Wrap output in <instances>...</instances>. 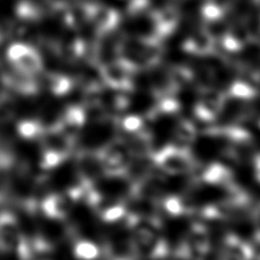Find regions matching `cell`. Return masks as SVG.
Listing matches in <instances>:
<instances>
[{
	"label": "cell",
	"instance_id": "7c38bea8",
	"mask_svg": "<svg viewBox=\"0 0 260 260\" xmlns=\"http://www.w3.org/2000/svg\"><path fill=\"white\" fill-rule=\"evenodd\" d=\"M86 121L87 111L83 109V106L71 105L64 111L57 124L65 133L76 137V135L85 126Z\"/></svg>",
	"mask_w": 260,
	"mask_h": 260
},
{
	"label": "cell",
	"instance_id": "7a4b0ae2",
	"mask_svg": "<svg viewBox=\"0 0 260 260\" xmlns=\"http://www.w3.org/2000/svg\"><path fill=\"white\" fill-rule=\"evenodd\" d=\"M151 159L162 173L170 176L191 174L197 168V161L188 148L170 144L152 153Z\"/></svg>",
	"mask_w": 260,
	"mask_h": 260
},
{
	"label": "cell",
	"instance_id": "8992f818",
	"mask_svg": "<svg viewBox=\"0 0 260 260\" xmlns=\"http://www.w3.org/2000/svg\"><path fill=\"white\" fill-rule=\"evenodd\" d=\"M227 103L226 96L219 91H206L194 106V115L200 121L211 122L222 112Z\"/></svg>",
	"mask_w": 260,
	"mask_h": 260
},
{
	"label": "cell",
	"instance_id": "44dd1931",
	"mask_svg": "<svg viewBox=\"0 0 260 260\" xmlns=\"http://www.w3.org/2000/svg\"><path fill=\"white\" fill-rule=\"evenodd\" d=\"M144 119L141 115L137 114H130L126 115L119 121V128L126 134H135L139 132V130L144 129Z\"/></svg>",
	"mask_w": 260,
	"mask_h": 260
},
{
	"label": "cell",
	"instance_id": "9c48e42d",
	"mask_svg": "<svg viewBox=\"0 0 260 260\" xmlns=\"http://www.w3.org/2000/svg\"><path fill=\"white\" fill-rule=\"evenodd\" d=\"M77 164L80 179L83 182L95 184L101 176H104L99 148L94 151H80L77 155Z\"/></svg>",
	"mask_w": 260,
	"mask_h": 260
},
{
	"label": "cell",
	"instance_id": "30bf717a",
	"mask_svg": "<svg viewBox=\"0 0 260 260\" xmlns=\"http://www.w3.org/2000/svg\"><path fill=\"white\" fill-rule=\"evenodd\" d=\"M22 239L18 221L9 212L0 213V251L16 250Z\"/></svg>",
	"mask_w": 260,
	"mask_h": 260
},
{
	"label": "cell",
	"instance_id": "4316f807",
	"mask_svg": "<svg viewBox=\"0 0 260 260\" xmlns=\"http://www.w3.org/2000/svg\"><path fill=\"white\" fill-rule=\"evenodd\" d=\"M2 39H3V35H2V32H0V43H2Z\"/></svg>",
	"mask_w": 260,
	"mask_h": 260
},
{
	"label": "cell",
	"instance_id": "3957f363",
	"mask_svg": "<svg viewBox=\"0 0 260 260\" xmlns=\"http://www.w3.org/2000/svg\"><path fill=\"white\" fill-rule=\"evenodd\" d=\"M99 153L104 176L109 178L128 177L133 156L123 139L110 142L99 148Z\"/></svg>",
	"mask_w": 260,
	"mask_h": 260
},
{
	"label": "cell",
	"instance_id": "5b68a950",
	"mask_svg": "<svg viewBox=\"0 0 260 260\" xmlns=\"http://www.w3.org/2000/svg\"><path fill=\"white\" fill-rule=\"evenodd\" d=\"M103 253L106 260H139V254L128 230L106 240Z\"/></svg>",
	"mask_w": 260,
	"mask_h": 260
},
{
	"label": "cell",
	"instance_id": "603a6c76",
	"mask_svg": "<svg viewBox=\"0 0 260 260\" xmlns=\"http://www.w3.org/2000/svg\"><path fill=\"white\" fill-rule=\"evenodd\" d=\"M13 113V102L7 96L0 97V120L7 119Z\"/></svg>",
	"mask_w": 260,
	"mask_h": 260
},
{
	"label": "cell",
	"instance_id": "4fadbf2b",
	"mask_svg": "<svg viewBox=\"0 0 260 260\" xmlns=\"http://www.w3.org/2000/svg\"><path fill=\"white\" fill-rule=\"evenodd\" d=\"M197 136L198 129L193 121L188 119L179 120L173 134V144L178 147L188 148L195 142Z\"/></svg>",
	"mask_w": 260,
	"mask_h": 260
},
{
	"label": "cell",
	"instance_id": "7402d4cb",
	"mask_svg": "<svg viewBox=\"0 0 260 260\" xmlns=\"http://www.w3.org/2000/svg\"><path fill=\"white\" fill-rule=\"evenodd\" d=\"M231 95L243 102H250V100H252L256 96V90L250 86L240 83V85H234L232 87Z\"/></svg>",
	"mask_w": 260,
	"mask_h": 260
},
{
	"label": "cell",
	"instance_id": "2e32d148",
	"mask_svg": "<svg viewBox=\"0 0 260 260\" xmlns=\"http://www.w3.org/2000/svg\"><path fill=\"white\" fill-rule=\"evenodd\" d=\"M97 212L100 213L101 219L108 224L123 221L128 215L127 207L122 202H113L105 207H101Z\"/></svg>",
	"mask_w": 260,
	"mask_h": 260
},
{
	"label": "cell",
	"instance_id": "ba28073f",
	"mask_svg": "<svg viewBox=\"0 0 260 260\" xmlns=\"http://www.w3.org/2000/svg\"><path fill=\"white\" fill-rule=\"evenodd\" d=\"M201 182L209 186H215L222 188L225 192L234 187L235 183L234 174L230 167L219 162L208 165L201 173Z\"/></svg>",
	"mask_w": 260,
	"mask_h": 260
},
{
	"label": "cell",
	"instance_id": "ffe728a7",
	"mask_svg": "<svg viewBox=\"0 0 260 260\" xmlns=\"http://www.w3.org/2000/svg\"><path fill=\"white\" fill-rule=\"evenodd\" d=\"M47 86L54 95L58 96L68 94L70 89H71V82H70L69 79L59 76V74H52L47 79Z\"/></svg>",
	"mask_w": 260,
	"mask_h": 260
},
{
	"label": "cell",
	"instance_id": "6da1fadb",
	"mask_svg": "<svg viewBox=\"0 0 260 260\" xmlns=\"http://www.w3.org/2000/svg\"><path fill=\"white\" fill-rule=\"evenodd\" d=\"M136 247L139 258L160 260L169 256V245L160 234V219L157 217L141 216L129 212L123 220Z\"/></svg>",
	"mask_w": 260,
	"mask_h": 260
},
{
	"label": "cell",
	"instance_id": "52a82bcc",
	"mask_svg": "<svg viewBox=\"0 0 260 260\" xmlns=\"http://www.w3.org/2000/svg\"><path fill=\"white\" fill-rule=\"evenodd\" d=\"M219 260H254V249L248 241L230 233L222 240Z\"/></svg>",
	"mask_w": 260,
	"mask_h": 260
},
{
	"label": "cell",
	"instance_id": "277c9868",
	"mask_svg": "<svg viewBox=\"0 0 260 260\" xmlns=\"http://www.w3.org/2000/svg\"><path fill=\"white\" fill-rule=\"evenodd\" d=\"M7 58L16 71L26 76H34L43 69V59L40 54L31 45L14 43L7 48Z\"/></svg>",
	"mask_w": 260,
	"mask_h": 260
},
{
	"label": "cell",
	"instance_id": "8fae6325",
	"mask_svg": "<svg viewBox=\"0 0 260 260\" xmlns=\"http://www.w3.org/2000/svg\"><path fill=\"white\" fill-rule=\"evenodd\" d=\"M71 202H73L67 194L54 193L49 194L43 202V211L49 219L63 220L68 217Z\"/></svg>",
	"mask_w": 260,
	"mask_h": 260
},
{
	"label": "cell",
	"instance_id": "9a60e30c",
	"mask_svg": "<svg viewBox=\"0 0 260 260\" xmlns=\"http://www.w3.org/2000/svg\"><path fill=\"white\" fill-rule=\"evenodd\" d=\"M4 79L5 82H6L12 89L18 92L31 94V92H35L37 90V85L31 79V76H26L24 73L16 71V70L14 73H9L7 76H5Z\"/></svg>",
	"mask_w": 260,
	"mask_h": 260
},
{
	"label": "cell",
	"instance_id": "d6986e66",
	"mask_svg": "<svg viewBox=\"0 0 260 260\" xmlns=\"http://www.w3.org/2000/svg\"><path fill=\"white\" fill-rule=\"evenodd\" d=\"M15 12L18 18H22V20L36 21L40 16L38 6L35 3L30 2V0H22V2L18 3Z\"/></svg>",
	"mask_w": 260,
	"mask_h": 260
},
{
	"label": "cell",
	"instance_id": "e0dca14e",
	"mask_svg": "<svg viewBox=\"0 0 260 260\" xmlns=\"http://www.w3.org/2000/svg\"><path fill=\"white\" fill-rule=\"evenodd\" d=\"M73 253L79 260H96L101 257L102 250L89 240H78L74 244Z\"/></svg>",
	"mask_w": 260,
	"mask_h": 260
},
{
	"label": "cell",
	"instance_id": "cb8c5ba5",
	"mask_svg": "<svg viewBox=\"0 0 260 260\" xmlns=\"http://www.w3.org/2000/svg\"><path fill=\"white\" fill-rule=\"evenodd\" d=\"M252 217L254 219V222H256V235H254V239L258 243H260V203L256 208H253L252 210Z\"/></svg>",
	"mask_w": 260,
	"mask_h": 260
},
{
	"label": "cell",
	"instance_id": "5bb4252c",
	"mask_svg": "<svg viewBox=\"0 0 260 260\" xmlns=\"http://www.w3.org/2000/svg\"><path fill=\"white\" fill-rule=\"evenodd\" d=\"M161 204L165 212L171 217H180L193 212L191 204L186 202L183 197H178V195H168L162 199Z\"/></svg>",
	"mask_w": 260,
	"mask_h": 260
},
{
	"label": "cell",
	"instance_id": "d4e9b609",
	"mask_svg": "<svg viewBox=\"0 0 260 260\" xmlns=\"http://www.w3.org/2000/svg\"><path fill=\"white\" fill-rule=\"evenodd\" d=\"M253 171L254 177H256L257 182L260 184V153L253 156Z\"/></svg>",
	"mask_w": 260,
	"mask_h": 260
},
{
	"label": "cell",
	"instance_id": "ac0fdd59",
	"mask_svg": "<svg viewBox=\"0 0 260 260\" xmlns=\"http://www.w3.org/2000/svg\"><path fill=\"white\" fill-rule=\"evenodd\" d=\"M18 134L25 139H41L46 129L43 124L35 120H25L18 124Z\"/></svg>",
	"mask_w": 260,
	"mask_h": 260
},
{
	"label": "cell",
	"instance_id": "484cf974",
	"mask_svg": "<svg viewBox=\"0 0 260 260\" xmlns=\"http://www.w3.org/2000/svg\"><path fill=\"white\" fill-rule=\"evenodd\" d=\"M3 194H4V189L2 188V186H0V201H2L3 199Z\"/></svg>",
	"mask_w": 260,
	"mask_h": 260
}]
</instances>
